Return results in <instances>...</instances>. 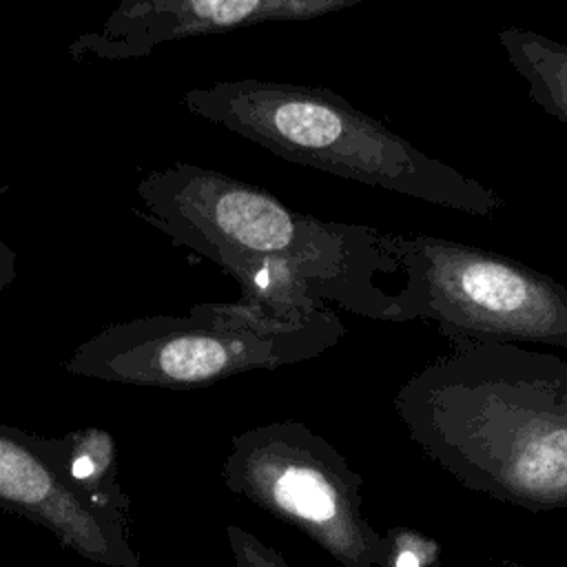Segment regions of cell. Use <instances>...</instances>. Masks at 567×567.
I'll list each match as a JSON object with an SVG mask.
<instances>
[{
  "instance_id": "cell-10",
  "label": "cell",
  "mask_w": 567,
  "mask_h": 567,
  "mask_svg": "<svg viewBox=\"0 0 567 567\" xmlns=\"http://www.w3.org/2000/svg\"><path fill=\"white\" fill-rule=\"evenodd\" d=\"M498 42L532 102L567 124V44L520 27L498 29Z\"/></svg>"
},
{
  "instance_id": "cell-9",
  "label": "cell",
  "mask_w": 567,
  "mask_h": 567,
  "mask_svg": "<svg viewBox=\"0 0 567 567\" xmlns=\"http://www.w3.org/2000/svg\"><path fill=\"white\" fill-rule=\"evenodd\" d=\"M47 447L71 483L100 512L128 520L131 498L117 478L115 439L97 425H82L60 439H47Z\"/></svg>"
},
{
  "instance_id": "cell-7",
  "label": "cell",
  "mask_w": 567,
  "mask_h": 567,
  "mask_svg": "<svg viewBox=\"0 0 567 567\" xmlns=\"http://www.w3.org/2000/svg\"><path fill=\"white\" fill-rule=\"evenodd\" d=\"M368 0H120L95 27L75 35L73 62H126L157 47L261 22L312 20Z\"/></svg>"
},
{
  "instance_id": "cell-2",
  "label": "cell",
  "mask_w": 567,
  "mask_h": 567,
  "mask_svg": "<svg viewBox=\"0 0 567 567\" xmlns=\"http://www.w3.org/2000/svg\"><path fill=\"white\" fill-rule=\"evenodd\" d=\"M416 447L467 489L529 512L567 509V361L467 343L396 392Z\"/></svg>"
},
{
  "instance_id": "cell-8",
  "label": "cell",
  "mask_w": 567,
  "mask_h": 567,
  "mask_svg": "<svg viewBox=\"0 0 567 567\" xmlns=\"http://www.w3.org/2000/svg\"><path fill=\"white\" fill-rule=\"evenodd\" d=\"M0 505L51 532L64 549L104 567H142L128 520L113 518L71 487L44 436L0 421Z\"/></svg>"
},
{
  "instance_id": "cell-14",
  "label": "cell",
  "mask_w": 567,
  "mask_h": 567,
  "mask_svg": "<svg viewBox=\"0 0 567 567\" xmlns=\"http://www.w3.org/2000/svg\"><path fill=\"white\" fill-rule=\"evenodd\" d=\"M503 567H525V565H520V563H514V560H505V563H503Z\"/></svg>"
},
{
  "instance_id": "cell-3",
  "label": "cell",
  "mask_w": 567,
  "mask_h": 567,
  "mask_svg": "<svg viewBox=\"0 0 567 567\" xmlns=\"http://www.w3.org/2000/svg\"><path fill=\"white\" fill-rule=\"evenodd\" d=\"M179 102L188 113L295 164L467 215L487 217L505 206L489 186L423 153L323 86L217 80L184 91Z\"/></svg>"
},
{
  "instance_id": "cell-1",
  "label": "cell",
  "mask_w": 567,
  "mask_h": 567,
  "mask_svg": "<svg viewBox=\"0 0 567 567\" xmlns=\"http://www.w3.org/2000/svg\"><path fill=\"white\" fill-rule=\"evenodd\" d=\"M140 217L241 288V301L281 319L337 306L392 321L394 297L377 279L399 272L385 233L292 210L261 186L221 171L175 162L135 186Z\"/></svg>"
},
{
  "instance_id": "cell-5",
  "label": "cell",
  "mask_w": 567,
  "mask_h": 567,
  "mask_svg": "<svg viewBox=\"0 0 567 567\" xmlns=\"http://www.w3.org/2000/svg\"><path fill=\"white\" fill-rule=\"evenodd\" d=\"M403 286L392 321H432L452 346L567 348V288L512 257L434 235L385 233Z\"/></svg>"
},
{
  "instance_id": "cell-4",
  "label": "cell",
  "mask_w": 567,
  "mask_h": 567,
  "mask_svg": "<svg viewBox=\"0 0 567 567\" xmlns=\"http://www.w3.org/2000/svg\"><path fill=\"white\" fill-rule=\"evenodd\" d=\"M346 337L341 317L319 308L281 319L248 301H208L186 315H151L104 326L62 363L75 377L140 388H199L301 363Z\"/></svg>"
},
{
  "instance_id": "cell-13",
  "label": "cell",
  "mask_w": 567,
  "mask_h": 567,
  "mask_svg": "<svg viewBox=\"0 0 567 567\" xmlns=\"http://www.w3.org/2000/svg\"><path fill=\"white\" fill-rule=\"evenodd\" d=\"M18 277V252L0 239V290L9 288Z\"/></svg>"
},
{
  "instance_id": "cell-12",
  "label": "cell",
  "mask_w": 567,
  "mask_h": 567,
  "mask_svg": "<svg viewBox=\"0 0 567 567\" xmlns=\"http://www.w3.org/2000/svg\"><path fill=\"white\" fill-rule=\"evenodd\" d=\"M226 538L235 567H292L284 554L239 525H226Z\"/></svg>"
},
{
  "instance_id": "cell-6",
  "label": "cell",
  "mask_w": 567,
  "mask_h": 567,
  "mask_svg": "<svg viewBox=\"0 0 567 567\" xmlns=\"http://www.w3.org/2000/svg\"><path fill=\"white\" fill-rule=\"evenodd\" d=\"M221 478L341 567H383V534L365 516L363 476L306 423L275 421L235 434Z\"/></svg>"
},
{
  "instance_id": "cell-11",
  "label": "cell",
  "mask_w": 567,
  "mask_h": 567,
  "mask_svg": "<svg viewBox=\"0 0 567 567\" xmlns=\"http://www.w3.org/2000/svg\"><path fill=\"white\" fill-rule=\"evenodd\" d=\"M383 567H441V545L405 525L383 532Z\"/></svg>"
}]
</instances>
